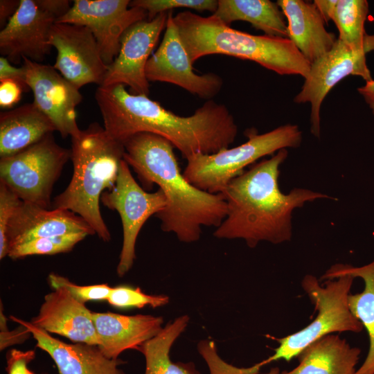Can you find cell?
Here are the masks:
<instances>
[{"instance_id":"cell-1","label":"cell","mask_w":374,"mask_h":374,"mask_svg":"<svg viewBox=\"0 0 374 374\" xmlns=\"http://www.w3.org/2000/svg\"><path fill=\"white\" fill-rule=\"evenodd\" d=\"M95 98L105 131L122 143L136 134L152 133L166 139L188 159L228 148L238 134L227 107L212 100L193 115L181 116L148 96L129 93L122 84L99 86Z\"/></svg>"},{"instance_id":"cell-2","label":"cell","mask_w":374,"mask_h":374,"mask_svg":"<svg viewBox=\"0 0 374 374\" xmlns=\"http://www.w3.org/2000/svg\"><path fill=\"white\" fill-rule=\"evenodd\" d=\"M286 149L253 166L232 179L222 192L227 214L213 235L220 239H243L254 248L262 241L280 244L291 240L294 210L305 203L332 199L326 194L295 188L288 194L279 188L280 166Z\"/></svg>"},{"instance_id":"cell-3","label":"cell","mask_w":374,"mask_h":374,"mask_svg":"<svg viewBox=\"0 0 374 374\" xmlns=\"http://www.w3.org/2000/svg\"><path fill=\"white\" fill-rule=\"evenodd\" d=\"M123 159L144 186H159L166 206L156 217L163 231L174 233L184 242L198 240L202 226L218 227L227 214L222 193H211L191 184L181 172L173 145L148 132L136 134L123 142Z\"/></svg>"},{"instance_id":"cell-4","label":"cell","mask_w":374,"mask_h":374,"mask_svg":"<svg viewBox=\"0 0 374 374\" xmlns=\"http://www.w3.org/2000/svg\"><path fill=\"white\" fill-rule=\"evenodd\" d=\"M180 39L193 64L202 57L222 54L251 60L281 75L305 78L311 64L288 38L255 35L225 24L213 15L189 10L174 17Z\"/></svg>"},{"instance_id":"cell-5","label":"cell","mask_w":374,"mask_h":374,"mask_svg":"<svg viewBox=\"0 0 374 374\" xmlns=\"http://www.w3.org/2000/svg\"><path fill=\"white\" fill-rule=\"evenodd\" d=\"M124 147L98 123L71 137L73 171L66 189L57 195L53 209H66L80 216L105 242L111 239L100 211L102 194L115 186Z\"/></svg>"},{"instance_id":"cell-6","label":"cell","mask_w":374,"mask_h":374,"mask_svg":"<svg viewBox=\"0 0 374 374\" xmlns=\"http://www.w3.org/2000/svg\"><path fill=\"white\" fill-rule=\"evenodd\" d=\"M247 137L245 143L237 147L189 157L183 172L184 177L202 190L213 194L222 193L249 164L280 150L299 148L302 142V132L297 125L285 124L260 134L248 131Z\"/></svg>"},{"instance_id":"cell-7","label":"cell","mask_w":374,"mask_h":374,"mask_svg":"<svg viewBox=\"0 0 374 374\" xmlns=\"http://www.w3.org/2000/svg\"><path fill=\"white\" fill-rule=\"evenodd\" d=\"M354 278L345 274L321 285L315 276H305L301 285L314 304L317 315L302 330L277 339L279 345L271 356L262 361L265 365L281 359L289 362L314 341L333 332H362L363 326L348 305Z\"/></svg>"},{"instance_id":"cell-8","label":"cell","mask_w":374,"mask_h":374,"mask_svg":"<svg viewBox=\"0 0 374 374\" xmlns=\"http://www.w3.org/2000/svg\"><path fill=\"white\" fill-rule=\"evenodd\" d=\"M71 159V149L58 145L53 133L12 156L1 157L0 181L24 202L51 206L53 186Z\"/></svg>"},{"instance_id":"cell-9","label":"cell","mask_w":374,"mask_h":374,"mask_svg":"<svg viewBox=\"0 0 374 374\" xmlns=\"http://www.w3.org/2000/svg\"><path fill=\"white\" fill-rule=\"evenodd\" d=\"M100 201L104 206L116 211L121 218L123 240L117 266V274L123 277L132 268L136 258L135 245L145 222L166 206V198L161 189L154 193L145 191L131 174L130 166L123 159L118 178L111 190H105Z\"/></svg>"},{"instance_id":"cell-10","label":"cell","mask_w":374,"mask_h":374,"mask_svg":"<svg viewBox=\"0 0 374 374\" xmlns=\"http://www.w3.org/2000/svg\"><path fill=\"white\" fill-rule=\"evenodd\" d=\"M371 51V48L352 50L337 39L329 51L311 63L310 71L294 102L310 104V132L315 137H319L321 134L322 103L338 82L348 75L359 76L365 82L373 80L366 63V55Z\"/></svg>"},{"instance_id":"cell-11","label":"cell","mask_w":374,"mask_h":374,"mask_svg":"<svg viewBox=\"0 0 374 374\" xmlns=\"http://www.w3.org/2000/svg\"><path fill=\"white\" fill-rule=\"evenodd\" d=\"M129 0H75L68 12L55 23L87 27L96 38L107 65L111 64L121 48L125 30L136 22L148 19V12L130 7Z\"/></svg>"},{"instance_id":"cell-12","label":"cell","mask_w":374,"mask_h":374,"mask_svg":"<svg viewBox=\"0 0 374 374\" xmlns=\"http://www.w3.org/2000/svg\"><path fill=\"white\" fill-rule=\"evenodd\" d=\"M145 75L148 81L171 83L208 100L215 96L223 85L217 74L194 72L172 11H168L163 39L147 62Z\"/></svg>"},{"instance_id":"cell-13","label":"cell","mask_w":374,"mask_h":374,"mask_svg":"<svg viewBox=\"0 0 374 374\" xmlns=\"http://www.w3.org/2000/svg\"><path fill=\"white\" fill-rule=\"evenodd\" d=\"M48 44L57 51L53 67L74 86L96 83L100 86L107 71L98 42L84 26L55 23Z\"/></svg>"},{"instance_id":"cell-14","label":"cell","mask_w":374,"mask_h":374,"mask_svg":"<svg viewBox=\"0 0 374 374\" xmlns=\"http://www.w3.org/2000/svg\"><path fill=\"white\" fill-rule=\"evenodd\" d=\"M168 16V12L159 13L150 20L136 22L125 30L121 39L119 53L108 65L100 86L122 84L129 86L133 94L148 96L150 84L145 67L166 28Z\"/></svg>"},{"instance_id":"cell-15","label":"cell","mask_w":374,"mask_h":374,"mask_svg":"<svg viewBox=\"0 0 374 374\" xmlns=\"http://www.w3.org/2000/svg\"><path fill=\"white\" fill-rule=\"evenodd\" d=\"M25 83L32 90L34 104L55 125L63 138L77 136L75 108L82 96L74 86L50 65L23 57Z\"/></svg>"},{"instance_id":"cell-16","label":"cell","mask_w":374,"mask_h":374,"mask_svg":"<svg viewBox=\"0 0 374 374\" xmlns=\"http://www.w3.org/2000/svg\"><path fill=\"white\" fill-rule=\"evenodd\" d=\"M57 17L41 0H20L15 14L0 32V53L13 63L23 57L44 60L51 50L49 34Z\"/></svg>"},{"instance_id":"cell-17","label":"cell","mask_w":374,"mask_h":374,"mask_svg":"<svg viewBox=\"0 0 374 374\" xmlns=\"http://www.w3.org/2000/svg\"><path fill=\"white\" fill-rule=\"evenodd\" d=\"M92 312L84 303L73 298L65 287H59L45 295L37 315L30 323L73 343L98 346Z\"/></svg>"},{"instance_id":"cell-18","label":"cell","mask_w":374,"mask_h":374,"mask_svg":"<svg viewBox=\"0 0 374 374\" xmlns=\"http://www.w3.org/2000/svg\"><path fill=\"white\" fill-rule=\"evenodd\" d=\"M10 318L28 328L36 346L54 361L59 374H125L118 366L124 362L106 357L98 346L84 343L67 344L48 332L14 316Z\"/></svg>"},{"instance_id":"cell-19","label":"cell","mask_w":374,"mask_h":374,"mask_svg":"<svg viewBox=\"0 0 374 374\" xmlns=\"http://www.w3.org/2000/svg\"><path fill=\"white\" fill-rule=\"evenodd\" d=\"M80 232L95 234L87 222L71 211L49 210L21 202L8 228V251L12 246L30 240Z\"/></svg>"},{"instance_id":"cell-20","label":"cell","mask_w":374,"mask_h":374,"mask_svg":"<svg viewBox=\"0 0 374 374\" xmlns=\"http://www.w3.org/2000/svg\"><path fill=\"white\" fill-rule=\"evenodd\" d=\"M99 340L98 348L108 358L116 359L128 349L137 350L163 328L162 317L92 312Z\"/></svg>"},{"instance_id":"cell-21","label":"cell","mask_w":374,"mask_h":374,"mask_svg":"<svg viewBox=\"0 0 374 374\" xmlns=\"http://www.w3.org/2000/svg\"><path fill=\"white\" fill-rule=\"evenodd\" d=\"M277 4L287 20V38L311 63L329 51L337 40L328 32L314 3L302 0H278Z\"/></svg>"},{"instance_id":"cell-22","label":"cell","mask_w":374,"mask_h":374,"mask_svg":"<svg viewBox=\"0 0 374 374\" xmlns=\"http://www.w3.org/2000/svg\"><path fill=\"white\" fill-rule=\"evenodd\" d=\"M57 131L53 123L34 104L0 114V157L15 154Z\"/></svg>"},{"instance_id":"cell-23","label":"cell","mask_w":374,"mask_h":374,"mask_svg":"<svg viewBox=\"0 0 374 374\" xmlns=\"http://www.w3.org/2000/svg\"><path fill=\"white\" fill-rule=\"evenodd\" d=\"M360 354V348L328 335L308 346L299 355L298 366L282 374H355Z\"/></svg>"},{"instance_id":"cell-24","label":"cell","mask_w":374,"mask_h":374,"mask_svg":"<svg viewBox=\"0 0 374 374\" xmlns=\"http://www.w3.org/2000/svg\"><path fill=\"white\" fill-rule=\"evenodd\" d=\"M345 274L360 278L364 284L362 292L350 294L348 296L350 311L362 323L369 339L368 354L355 374H374V260L361 267L348 264L333 265L322 275L320 280L334 279Z\"/></svg>"},{"instance_id":"cell-25","label":"cell","mask_w":374,"mask_h":374,"mask_svg":"<svg viewBox=\"0 0 374 374\" xmlns=\"http://www.w3.org/2000/svg\"><path fill=\"white\" fill-rule=\"evenodd\" d=\"M280 9L277 3L269 0H219L212 15L229 26L244 21L266 35L287 38V24Z\"/></svg>"},{"instance_id":"cell-26","label":"cell","mask_w":374,"mask_h":374,"mask_svg":"<svg viewBox=\"0 0 374 374\" xmlns=\"http://www.w3.org/2000/svg\"><path fill=\"white\" fill-rule=\"evenodd\" d=\"M188 322V315L178 317L138 348L137 350L145 359V374H199L193 363H174L170 357L172 344L184 331Z\"/></svg>"},{"instance_id":"cell-27","label":"cell","mask_w":374,"mask_h":374,"mask_svg":"<svg viewBox=\"0 0 374 374\" xmlns=\"http://www.w3.org/2000/svg\"><path fill=\"white\" fill-rule=\"evenodd\" d=\"M368 14L366 0H338L332 21L339 30V39L354 51L371 48L374 35H368L364 24Z\"/></svg>"},{"instance_id":"cell-28","label":"cell","mask_w":374,"mask_h":374,"mask_svg":"<svg viewBox=\"0 0 374 374\" xmlns=\"http://www.w3.org/2000/svg\"><path fill=\"white\" fill-rule=\"evenodd\" d=\"M87 235V233L80 232L30 240L10 247L8 256L18 259L33 255H54L68 252Z\"/></svg>"},{"instance_id":"cell-29","label":"cell","mask_w":374,"mask_h":374,"mask_svg":"<svg viewBox=\"0 0 374 374\" xmlns=\"http://www.w3.org/2000/svg\"><path fill=\"white\" fill-rule=\"evenodd\" d=\"M170 298L165 294H147L140 287L127 285L112 288L107 301L116 308H141L146 305L158 308L168 303Z\"/></svg>"},{"instance_id":"cell-30","label":"cell","mask_w":374,"mask_h":374,"mask_svg":"<svg viewBox=\"0 0 374 374\" xmlns=\"http://www.w3.org/2000/svg\"><path fill=\"white\" fill-rule=\"evenodd\" d=\"M130 7H139L148 12V19H153L158 14L168 12L174 8H189L197 11L215 12L217 8L216 0H134Z\"/></svg>"},{"instance_id":"cell-31","label":"cell","mask_w":374,"mask_h":374,"mask_svg":"<svg viewBox=\"0 0 374 374\" xmlns=\"http://www.w3.org/2000/svg\"><path fill=\"white\" fill-rule=\"evenodd\" d=\"M48 279L53 289L65 287L73 298L84 304L91 301H107L112 288L107 284L79 285L54 273L50 274Z\"/></svg>"},{"instance_id":"cell-32","label":"cell","mask_w":374,"mask_h":374,"mask_svg":"<svg viewBox=\"0 0 374 374\" xmlns=\"http://www.w3.org/2000/svg\"><path fill=\"white\" fill-rule=\"evenodd\" d=\"M19 197L0 181V259L8 253L7 231L9 224L21 203Z\"/></svg>"},{"instance_id":"cell-33","label":"cell","mask_w":374,"mask_h":374,"mask_svg":"<svg viewBox=\"0 0 374 374\" xmlns=\"http://www.w3.org/2000/svg\"><path fill=\"white\" fill-rule=\"evenodd\" d=\"M198 350L209 364L211 374H258L265 364L262 362L249 368H237L227 364L217 355L214 341L203 340L198 344Z\"/></svg>"},{"instance_id":"cell-34","label":"cell","mask_w":374,"mask_h":374,"mask_svg":"<svg viewBox=\"0 0 374 374\" xmlns=\"http://www.w3.org/2000/svg\"><path fill=\"white\" fill-rule=\"evenodd\" d=\"M1 301L0 309V350H4L7 347L14 344H21L26 341L31 335L27 328L22 325L14 330H9L7 326V319L3 313Z\"/></svg>"},{"instance_id":"cell-35","label":"cell","mask_w":374,"mask_h":374,"mask_svg":"<svg viewBox=\"0 0 374 374\" xmlns=\"http://www.w3.org/2000/svg\"><path fill=\"white\" fill-rule=\"evenodd\" d=\"M33 350L21 351L12 349L6 355V371L8 374H33L28 368V364L35 359Z\"/></svg>"},{"instance_id":"cell-36","label":"cell","mask_w":374,"mask_h":374,"mask_svg":"<svg viewBox=\"0 0 374 374\" xmlns=\"http://www.w3.org/2000/svg\"><path fill=\"white\" fill-rule=\"evenodd\" d=\"M28 86L23 82L15 79L0 80V106L11 108L18 103L24 89Z\"/></svg>"},{"instance_id":"cell-37","label":"cell","mask_w":374,"mask_h":374,"mask_svg":"<svg viewBox=\"0 0 374 374\" xmlns=\"http://www.w3.org/2000/svg\"><path fill=\"white\" fill-rule=\"evenodd\" d=\"M5 79H15L25 83V71L22 66L21 67L14 66L6 57H1L0 80Z\"/></svg>"},{"instance_id":"cell-38","label":"cell","mask_w":374,"mask_h":374,"mask_svg":"<svg viewBox=\"0 0 374 374\" xmlns=\"http://www.w3.org/2000/svg\"><path fill=\"white\" fill-rule=\"evenodd\" d=\"M20 1L1 0L0 1V24L5 26V22L15 14L19 6Z\"/></svg>"},{"instance_id":"cell-39","label":"cell","mask_w":374,"mask_h":374,"mask_svg":"<svg viewBox=\"0 0 374 374\" xmlns=\"http://www.w3.org/2000/svg\"><path fill=\"white\" fill-rule=\"evenodd\" d=\"M338 0H315L314 4L319 11L325 23L332 21V17Z\"/></svg>"},{"instance_id":"cell-40","label":"cell","mask_w":374,"mask_h":374,"mask_svg":"<svg viewBox=\"0 0 374 374\" xmlns=\"http://www.w3.org/2000/svg\"><path fill=\"white\" fill-rule=\"evenodd\" d=\"M357 91L362 96L374 116V80L366 82L363 86L357 88Z\"/></svg>"},{"instance_id":"cell-41","label":"cell","mask_w":374,"mask_h":374,"mask_svg":"<svg viewBox=\"0 0 374 374\" xmlns=\"http://www.w3.org/2000/svg\"><path fill=\"white\" fill-rule=\"evenodd\" d=\"M263 374H282L278 367L271 368L269 371Z\"/></svg>"},{"instance_id":"cell-42","label":"cell","mask_w":374,"mask_h":374,"mask_svg":"<svg viewBox=\"0 0 374 374\" xmlns=\"http://www.w3.org/2000/svg\"><path fill=\"white\" fill-rule=\"evenodd\" d=\"M33 374H37V373H35L33 372Z\"/></svg>"}]
</instances>
